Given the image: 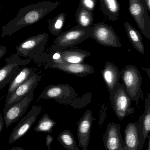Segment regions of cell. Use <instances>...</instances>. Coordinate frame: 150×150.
Instances as JSON below:
<instances>
[{
  "mask_svg": "<svg viewBox=\"0 0 150 150\" xmlns=\"http://www.w3.org/2000/svg\"><path fill=\"white\" fill-rule=\"evenodd\" d=\"M60 1H50L30 4L20 9L16 17L2 26L1 37L10 36L22 28L36 23L60 5Z\"/></svg>",
  "mask_w": 150,
  "mask_h": 150,
  "instance_id": "obj_1",
  "label": "cell"
},
{
  "mask_svg": "<svg viewBox=\"0 0 150 150\" xmlns=\"http://www.w3.org/2000/svg\"><path fill=\"white\" fill-rule=\"evenodd\" d=\"M48 38L46 33L29 37L16 47V53L35 62L45 63L48 56L44 53Z\"/></svg>",
  "mask_w": 150,
  "mask_h": 150,
  "instance_id": "obj_2",
  "label": "cell"
},
{
  "mask_svg": "<svg viewBox=\"0 0 150 150\" xmlns=\"http://www.w3.org/2000/svg\"><path fill=\"white\" fill-rule=\"evenodd\" d=\"M90 28L77 25L57 36L51 47L52 51H61L81 44L90 38Z\"/></svg>",
  "mask_w": 150,
  "mask_h": 150,
  "instance_id": "obj_3",
  "label": "cell"
},
{
  "mask_svg": "<svg viewBox=\"0 0 150 150\" xmlns=\"http://www.w3.org/2000/svg\"><path fill=\"white\" fill-rule=\"evenodd\" d=\"M121 77L132 101H137L142 98L143 78L140 71L136 66L127 65L121 72Z\"/></svg>",
  "mask_w": 150,
  "mask_h": 150,
  "instance_id": "obj_4",
  "label": "cell"
},
{
  "mask_svg": "<svg viewBox=\"0 0 150 150\" xmlns=\"http://www.w3.org/2000/svg\"><path fill=\"white\" fill-rule=\"evenodd\" d=\"M110 99L113 109L117 117L122 120L135 112L131 106V100L123 84L119 83L110 93Z\"/></svg>",
  "mask_w": 150,
  "mask_h": 150,
  "instance_id": "obj_5",
  "label": "cell"
},
{
  "mask_svg": "<svg viewBox=\"0 0 150 150\" xmlns=\"http://www.w3.org/2000/svg\"><path fill=\"white\" fill-rule=\"evenodd\" d=\"M90 38L101 45L115 48L122 47L119 38L112 26L105 23L92 25L90 30Z\"/></svg>",
  "mask_w": 150,
  "mask_h": 150,
  "instance_id": "obj_6",
  "label": "cell"
},
{
  "mask_svg": "<svg viewBox=\"0 0 150 150\" xmlns=\"http://www.w3.org/2000/svg\"><path fill=\"white\" fill-rule=\"evenodd\" d=\"M77 96L75 89L68 84L51 85L46 86L38 100L53 99L61 104H68Z\"/></svg>",
  "mask_w": 150,
  "mask_h": 150,
  "instance_id": "obj_7",
  "label": "cell"
},
{
  "mask_svg": "<svg viewBox=\"0 0 150 150\" xmlns=\"http://www.w3.org/2000/svg\"><path fill=\"white\" fill-rule=\"evenodd\" d=\"M129 11L144 36L150 40V18L144 0H129Z\"/></svg>",
  "mask_w": 150,
  "mask_h": 150,
  "instance_id": "obj_8",
  "label": "cell"
},
{
  "mask_svg": "<svg viewBox=\"0 0 150 150\" xmlns=\"http://www.w3.org/2000/svg\"><path fill=\"white\" fill-rule=\"evenodd\" d=\"M6 64L0 69V91L9 83L15 77L20 67L31 62L29 59H21L18 54L5 59Z\"/></svg>",
  "mask_w": 150,
  "mask_h": 150,
  "instance_id": "obj_9",
  "label": "cell"
},
{
  "mask_svg": "<svg viewBox=\"0 0 150 150\" xmlns=\"http://www.w3.org/2000/svg\"><path fill=\"white\" fill-rule=\"evenodd\" d=\"M41 106L33 105L26 115L22 118L11 132L9 143L11 144L25 135L31 129L42 110Z\"/></svg>",
  "mask_w": 150,
  "mask_h": 150,
  "instance_id": "obj_10",
  "label": "cell"
},
{
  "mask_svg": "<svg viewBox=\"0 0 150 150\" xmlns=\"http://www.w3.org/2000/svg\"><path fill=\"white\" fill-rule=\"evenodd\" d=\"M34 90L33 89L19 101L3 110V119L6 128L18 120L24 114L33 99Z\"/></svg>",
  "mask_w": 150,
  "mask_h": 150,
  "instance_id": "obj_11",
  "label": "cell"
},
{
  "mask_svg": "<svg viewBox=\"0 0 150 150\" xmlns=\"http://www.w3.org/2000/svg\"><path fill=\"white\" fill-rule=\"evenodd\" d=\"M96 119L92 117L90 110H88L79 119L77 123V135L78 147L87 150L90 139L92 122Z\"/></svg>",
  "mask_w": 150,
  "mask_h": 150,
  "instance_id": "obj_12",
  "label": "cell"
},
{
  "mask_svg": "<svg viewBox=\"0 0 150 150\" xmlns=\"http://www.w3.org/2000/svg\"><path fill=\"white\" fill-rule=\"evenodd\" d=\"M41 76L39 73L32 75L24 83L20 85L11 93L8 100L5 101L3 110H6L15 103L23 98L32 90L35 89L41 79Z\"/></svg>",
  "mask_w": 150,
  "mask_h": 150,
  "instance_id": "obj_13",
  "label": "cell"
},
{
  "mask_svg": "<svg viewBox=\"0 0 150 150\" xmlns=\"http://www.w3.org/2000/svg\"><path fill=\"white\" fill-rule=\"evenodd\" d=\"M119 124L112 122L107 125L104 136L106 150H123L124 143L120 132Z\"/></svg>",
  "mask_w": 150,
  "mask_h": 150,
  "instance_id": "obj_14",
  "label": "cell"
},
{
  "mask_svg": "<svg viewBox=\"0 0 150 150\" xmlns=\"http://www.w3.org/2000/svg\"><path fill=\"white\" fill-rule=\"evenodd\" d=\"M123 150H141V134L139 125L136 122H129L124 131Z\"/></svg>",
  "mask_w": 150,
  "mask_h": 150,
  "instance_id": "obj_15",
  "label": "cell"
},
{
  "mask_svg": "<svg viewBox=\"0 0 150 150\" xmlns=\"http://www.w3.org/2000/svg\"><path fill=\"white\" fill-rule=\"evenodd\" d=\"M101 74L108 91L111 93L119 83L121 72L119 68L112 62H107Z\"/></svg>",
  "mask_w": 150,
  "mask_h": 150,
  "instance_id": "obj_16",
  "label": "cell"
},
{
  "mask_svg": "<svg viewBox=\"0 0 150 150\" xmlns=\"http://www.w3.org/2000/svg\"><path fill=\"white\" fill-rule=\"evenodd\" d=\"M50 68L57 69L69 74L74 75L76 76L84 77L88 75L92 74L94 73V68L86 63L80 64H65L54 65Z\"/></svg>",
  "mask_w": 150,
  "mask_h": 150,
  "instance_id": "obj_17",
  "label": "cell"
},
{
  "mask_svg": "<svg viewBox=\"0 0 150 150\" xmlns=\"http://www.w3.org/2000/svg\"><path fill=\"white\" fill-rule=\"evenodd\" d=\"M147 98H145L144 112L139 118L138 124L142 148L148 138L150 130V93H147Z\"/></svg>",
  "mask_w": 150,
  "mask_h": 150,
  "instance_id": "obj_18",
  "label": "cell"
},
{
  "mask_svg": "<svg viewBox=\"0 0 150 150\" xmlns=\"http://www.w3.org/2000/svg\"><path fill=\"white\" fill-rule=\"evenodd\" d=\"M35 69L27 67L20 68L12 81L9 83L6 100H8L11 93L19 86L24 83L32 75L35 74Z\"/></svg>",
  "mask_w": 150,
  "mask_h": 150,
  "instance_id": "obj_19",
  "label": "cell"
},
{
  "mask_svg": "<svg viewBox=\"0 0 150 150\" xmlns=\"http://www.w3.org/2000/svg\"><path fill=\"white\" fill-rule=\"evenodd\" d=\"M63 59L67 64L84 63L85 58L91 55V53L79 49H66L60 51Z\"/></svg>",
  "mask_w": 150,
  "mask_h": 150,
  "instance_id": "obj_20",
  "label": "cell"
},
{
  "mask_svg": "<svg viewBox=\"0 0 150 150\" xmlns=\"http://www.w3.org/2000/svg\"><path fill=\"white\" fill-rule=\"evenodd\" d=\"M101 11L109 20H118L120 6L118 0H100Z\"/></svg>",
  "mask_w": 150,
  "mask_h": 150,
  "instance_id": "obj_21",
  "label": "cell"
},
{
  "mask_svg": "<svg viewBox=\"0 0 150 150\" xmlns=\"http://www.w3.org/2000/svg\"><path fill=\"white\" fill-rule=\"evenodd\" d=\"M124 25L128 38L135 49L141 54H144V46L141 33L129 22H124Z\"/></svg>",
  "mask_w": 150,
  "mask_h": 150,
  "instance_id": "obj_22",
  "label": "cell"
},
{
  "mask_svg": "<svg viewBox=\"0 0 150 150\" xmlns=\"http://www.w3.org/2000/svg\"><path fill=\"white\" fill-rule=\"evenodd\" d=\"M77 25L85 28H90L93 25V12L89 11L78 4L75 14Z\"/></svg>",
  "mask_w": 150,
  "mask_h": 150,
  "instance_id": "obj_23",
  "label": "cell"
},
{
  "mask_svg": "<svg viewBox=\"0 0 150 150\" xmlns=\"http://www.w3.org/2000/svg\"><path fill=\"white\" fill-rule=\"evenodd\" d=\"M66 15L63 12L60 13L53 19H48V30L54 36H57L62 33L65 21Z\"/></svg>",
  "mask_w": 150,
  "mask_h": 150,
  "instance_id": "obj_24",
  "label": "cell"
},
{
  "mask_svg": "<svg viewBox=\"0 0 150 150\" xmlns=\"http://www.w3.org/2000/svg\"><path fill=\"white\" fill-rule=\"evenodd\" d=\"M57 140L66 149L79 150V147H77L74 135L68 129H65L61 132L58 136Z\"/></svg>",
  "mask_w": 150,
  "mask_h": 150,
  "instance_id": "obj_25",
  "label": "cell"
},
{
  "mask_svg": "<svg viewBox=\"0 0 150 150\" xmlns=\"http://www.w3.org/2000/svg\"><path fill=\"white\" fill-rule=\"evenodd\" d=\"M56 124L57 122L51 119L48 114L45 113L38 122L34 130L37 132L50 134L52 133L54 127Z\"/></svg>",
  "mask_w": 150,
  "mask_h": 150,
  "instance_id": "obj_26",
  "label": "cell"
},
{
  "mask_svg": "<svg viewBox=\"0 0 150 150\" xmlns=\"http://www.w3.org/2000/svg\"><path fill=\"white\" fill-rule=\"evenodd\" d=\"M63 59L60 51H55L48 54V57L45 62V69L51 68L54 65L65 64Z\"/></svg>",
  "mask_w": 150,
  "mask_h": 150,
  "instance_id": "obj_27",
  "label": "cell"
},
{
  "mask_svg": "<svg viewBox=\"0 0 150 150\" xmlns=\"http://www.w3.org/2000/svg\"><path fill=\"white\" fill-rule=\"evenodd\" d=\"M97 0H80L79 4L85 9L93 12L96 7Z\"/></svg>",
  "mask_w": 150,
  "mask_h": 150,
  "instance_id": "obj_28",
  "label": "cell"
},
{
  "mask_svg": "<svg viewBox=\"0 0 150 150\" xmlns=\"http://www.w3.org/2000/svg\"><path fill=\"white\" fill-rule=\"evenodd\" d=\"M53 142V137L51 135L48 134L47 135L46 138V144L48 149H50L51 144Z\"/></svg>",
  "mask_w": 150,
  "mask_h": 150,
  "instance_id": "obj_29",
  "label": "cell"
},
{
  "mask_svg": "<svg viewBox=\"0 0 150 150\" xmlns=\"http://www.w3.org/2000/svg\"><path fill=\"white\" fill-rule=\"evenodd\" d=\"M7 52V46H0V60L4 56Z\"/></svg>",
  "mask_w": 150,
  "mask_h": 150,
  "instance_id": "obj_30",
  "label": "cell"
},
{
  "mask_svg": "<svg viewBox=\"0 0 150 150\" xmlns=\"http://www.w3.org/2000/svg\"><path fill=\"white\" fill-rule=\"evenodd\" d=\"M4 126V120L3 117L0 113V134L3 129Z\"/></svg>",
  "mask_w": 150,
  "mask_h": 150,
  "instance_id": "obj_31",
  "label": "cell"
},
{
  "mask_svg": "<svg viewBox=\"0 0 150 150\" xmlns=\"http://www.w3.org/2000/svg\"><path fill=\"white\" fill-rule=\"evenodd\" d=\"M147 6V9L150 12V0H144Z\"/></svg>",
  "mask_w": 150,
  "mask_h": 150,
  "instance_id": "obj_32",
  "label": "cell"
},
{
  "mask_svg": "<svg viewBox=\"0 0 150 150\" xmlns=\"http://www.w3.org/2000/svg\"><path fill=\"white\" fill-rule=\"evenodd\" d=\"M9 150H24L23 148L20 147H15L11 148V149Z\"/></svg>",
  "mask_w": 150,
  "mask_h": 150,
  "instance_id": "obj_33",
  "label": "cell"
},
{
  "mask_svg": "<svg viewBox=\"0 0 150 150\" xmlns=\"http://www.w3.org/2000/svg\"><path fill=\"white\" fill-rule=\"evenodd\" d=\"M148 146H147V149L145 150H150V135H149L148 137Z\"/></svg>",
  "mask_w": 150,
  "mask_h": 150,
  "instance_id": "obj_34",
  "label": "cell"
},
{
  "mask_svg": "<svg viewBox=\"0 0 150 150\" xmlns=\"http://www.w3.org/2000/svg\"></svg>",
  "mask_w": 150,
  "mask_h": 150,
  "instance_id": "obj_35",
  "label": "cell"
}]
</instances>
